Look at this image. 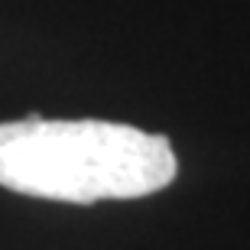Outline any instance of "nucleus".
I'll list each match as a JSON object with an SVG mask.
<instances>
[{
  "label": "nucleus",
  "mask_w": 250,
  "mask_h": 250,
  "mask_svg": "<svg viewBox=\"0 0 250 250\" xmlns=\"http://www.w3.org/2000/svg\"><path fill=\"white\" fill-rule=\"evenodd\" d=\"M163 133L111 121L20 117L0 124V186L46 202L94 205L163 192L176 179Z\"/></svg>",
  "instance_id": "obj_1"
}]
</instances>
